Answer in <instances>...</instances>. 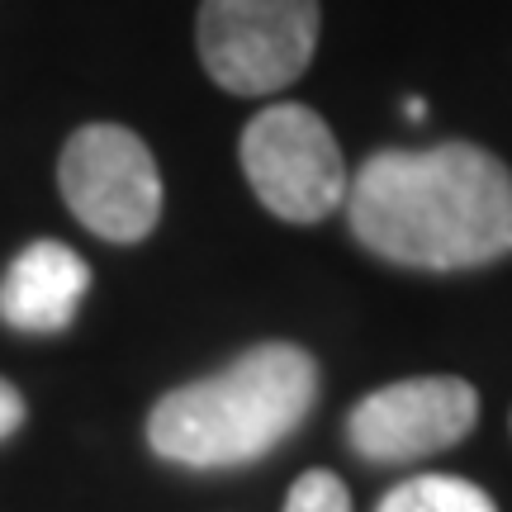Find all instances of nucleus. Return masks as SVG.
Here are the masks:
<instances>
[{"instance_id": "obj_1", "label": "nucleus", "mask_w": 512, "mask_h": 512, "mask_svg": "<svg viewBox=\"0 0 512 512\" xmlns=\"http://www.w3.org/2000/svg\"><path fill=\"white\" fill-rule=\"evenodd\" d=\"M347 219L356 242L394 266H489L512 256V171L475 143L389 147L347 185Z\"/></svg>"}, {"instance_id": "obj_2", "label": "nucleus", "mask_w": 512, "mask_h": 512, "mask_svg": "<svg viewBox=\"0 0 512 512\" xmlns=\"http://www.w3.org/2000/svg\"><path fill=\"white\" fill-rule=\"evenodd\" d=\"M318 399V366L304 347L261 342L219 375L171 389L152 418L147 441L171 465L233 470L275 451Z\"/></svg>"}, {"instance_id": "obj_3", "label": "nucleus", "mask_w": 512, "mask_h": 512, "mask_svg": "<svg viewBox=\"0 0 512 512\" xmlns=\"http://www.w3.org/2000/svg\"><path fill=\"white\" fill-rule=\"evenodd\" d=\"M195 43L223 91L275 95L313 62L318 0H204Z\"/></svg>"}, {"instance_id": "obj_4", "label": "nucleus", "mask_w": 512, "mask_h": 512, "mask_svg": "<svg viewBox=\"0 0 512 512\" xmlns=\"http://www.w3.org/2000/svg\"><path fill=\"white\" fill-rule=\"evenodd\" d=\"M242 171L285 223H323L347 204V162L309 105H271L242 128Z\"/></svg>"}, {"instance_id": "obj_5", "label": "nucleus", "mask_w": 512, "mask_h": 512, "mask_svg": "<svg viewBox=\"0 0 512 512\" xmlns=\"http://www.w3.org/2000/svg\"><path fill=\"white\" fill-rule=\"evenodd\" d=\"M62 200L105 242H143L162 219V176L138 133L91 124L62 147Z\"/></svg>"}, {"instance_id": "obj_6", "label": "nucleus", "mask_w": 512, "mask_h": 512, "mask_svg": "<svg viewBox=\"0 0 512 512\" xmlns=\"http://www.w3.org/2000/svg\"><path fill=\"white\" fill-rule=\"evenodd\" d=\"M479 394L456 375H418V380L384 384L351 408L347 441L351 451L380 465H403L418 456H437L475 432Z\"/></svg>"}, {"instance_id": "obj_7", "label": "nucleus", "mask_w": 512, "mask_h": 512, "mask_svg": "<svg viewBox=\"0 0 512 512\" xmlns=\"http://www.w3.org/2000/svg\"><path fill=\"white\" fill-rule=\"evenodd\" d=\"M91 290L86 261L62 242H34L10 261L0 280V323L15 332H62L72 328L81 299Z\"/></svg>"}, {"instance_id": "obj_8", "label": "nucleus", "mask_w": 512, "mask_h": 512, "mask_svg": "<svg viewBox=\"0 0 512 512\" xmlns=\"http://www.w3.org/2000/svg\"><path fill=\"white\" fill-rule=\"evenodd\" d=\"M375 512H498L479 484L456 475H418L389 489Z\"/></svg>"}, {"instance_id": "obj_9", "label": "nucleus", "mask_w": 512, "mask_h": 512, "mask_svg": "<svg viewBox=\"0 0 512 512\" xmlns=\"http://www.w3.org/2000/svg\"><path fill=\"white\" fill-rule=\"evenodd\" d=\"M285 512H351V494L332 470H309V475L294 479Z\"/></svg>"}, {"instance_id": "obj_10", "label": "nucleus", "mask_w": 512, "mask_h": 512, "mask_svg": "<svg viewBox=\"0 0 512 512\" xmlns=\"http://www.w3.org/2000/svg\"><path fill=\"white\" fill-rule=\"evenodd\" d=\"M19 422H24V399H19V389L15 384H5L0 380V441L15 432Z\"/></svg>"}]
</instances>
